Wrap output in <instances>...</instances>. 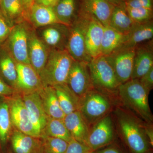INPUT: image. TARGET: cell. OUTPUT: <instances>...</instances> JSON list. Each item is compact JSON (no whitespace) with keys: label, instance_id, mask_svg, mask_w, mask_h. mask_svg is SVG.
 <instances>
[{"label":"cell","instance_id":"cell-30","mask_svg":"<svg viewBox=\"0 0 153 153\" xmlns=\"http://www.w3.org/2000/svg\"><path fill=\"white\" fill-rule=\"evenodd\" d=\"M44 136L60 139L67 143L69 142L73 138L66 128L63 119L48 116L42 137Z\"/></svg>","mask_w":153,"mask_h":153},{"label":"cell","instance_id":"cell-47","mask_svg":"<svg viewBox=\"0 0 153 153\" xmlns=\"http://www.w3.org/2000/svg\"></svg>","mask_w":153,"mask_h":153},{"label":"cell","instance_id":"cell-37","mask_svg":"<svg viewBox=\"0 0 153 153\" xmlns=\"http://www.w3.org/2000/svg\"><path fill=\"white\" fill-rule=\"evenodd\" d=\"M138 79L142 85L149 93L153 88V67Z\"/></svg>","mask_w":153,"mask_h":153},{"label":"cell","instance_id":"cell-4","mask_svg":"<svg viewBox=\"0 0 153 153\" xmlns=\"http://www.w3.org/2000/svg\"><path fill=\"white\" fill-rule=\"evenodd\" d=\"M88 66L94 89L109 97L117 95L121 83L105 56L100 55L93 58Z\"/></svg>","mask_w":153,"mask_h":153},{"label":"cell","instance_id":"cell-43","mask_svg":"<svg viewBox=\"0 0 153 153\" xmlns=\"http://www.w3.org/2000/svg\"><path fill=\"white\" fill-rule=\"evenodd\" d=\"M107 1L112 4L114 6L119 5L120 4L124 2L126 0H106Z\"/></svg>","mask_w":153,"mask_h":153},{"label":"cell","instance_id":"cell-13","mask_svg":"<svg viewBox=\"0 0 153 153\" xmlns=\"http://www.w3.org/2000/svg\"><path fill=\"white\" fill-rule=\"evenodd\" d=\"M17 79L16 90L20 94L37 92L44 86L40 76L30 64L16 63Z\"/></svg>","mask_w":153,"mask_h":153},{"label":"cell","instance_id":"cell-45","mask_svg":"<svg viewBox=\"0 0 153 153\" xmlns=\"http://www.w3.org/2000/svg\"><path fill=\"white\" fill-rule=\"evenodd\" d=\"M0 16H2V15L1 12V9H0Z\"/></svg>","mask_w":153,"mask_h":153},{"label":"cell","instance_id":"cell-39","mask_svg":"<svg viewBox=\"0 0 153 153\" xmlns=\"http://www.w3.org/2000/svg\"><path fill=\"white\" fill-rule=\"evenodd\" d=\"M145 134L151 146H153V129L152 124L146 123L144 125Z\"/></svg>","mask_w":153,"mask_h":153},{"label":"cell","instance_id":"cell-35","mask_svg":"<svg viewBox=\"0 0 153 153\" xmlns=\"http://www.w3.org/2000/svg\"><path fill=\"white\" fill-rule=\"evenodd\" d=\"M124 3L126 8L153 9V0H126Z\"/></svg>","mask_w":153,"mask_h":153},{"label":"cell","instance_id":"cell-5","mask_svg":"<svg viewBox=\"0 0 153 153\" xmlns=\"http://www.w3.org/2000/svg\"><path fill=\"white\" fill-rule=\"evenodd\" d=\"M112 107L109 97L93 88L79 98L78 111L90 128L109 114Z\"/></svg>","mask_w":153,"mask_h":153},{"label":"cell","instance_id":"cell-7","mask_svg":"<svg viewBox=\"0 0 153 153\" xmlns=\"http://www.w3.org/2000/svg\"><path fill=\"white\" fill-rule=\"evenodd\" d=\"M31 26L27 21H22L11 28L3 44L16 63L30 64L28 57V37Z\"/></svg>","mask_w":153,"mask_h":153},{"label":"cell","instance_id":"cell-3","mask_svg":"<svg viewBox=\"0 0 153 153\" xmlns=\"http://www.w3.org/2000/svg\"><path fill=\"white\" fill-rule=\"evenodd\" d=\"M119 128L126 143L134 153H146L148 141L144 125L138 118L118 108L115 111Z\"/></svg>","mask_w":153,"mask_h":153},{"label":"cell","instance_id":"cell-32","mask_svg":"<svg viewBox=\"0 0 153 153\" xmlns=\"http://www.w3.org/2000/svg\"><path fill=\"white\" fill-rule=\"evenodd\" d=\"M44 140V153H65L68 143L64 140L49 136L42 137Z\"/></svg>","mask_w":153,"mask_h":153},{"label":"cell","instance_id":"cell-15","mask_svg":"<svg viewBox=\"0 0 153 153\" xmlns=\"http://www.w3.org/2000/svg\"><path fill=\"white\" fill-rule=\"evenodd\" d=\"M20 94L27 109L34 128L39 137L41 138L48 116L44 111L38 91Z\"/></svg>","mask_w":153,"mask_h":153},{"label":"cell","instance_id":"cell-34","mask_svg":"<svg viewBox=\"0 0 153 153\" xmlns=\"http://www.w3.org/2000/svg\"><path fill=\"white\" fill-rule=\"evenodd\" d=\"M90 151L87 146L72 138L68 143L65 153H86Z\"/></svg>","mask_w":153,"mask_h":153},{"label":"cell","instance_id":"cell-24","mask_svg":"<svg viewBox=\"0 0 153 153\" xmlns=\"http://www.w3.org/2000/svg\"><path fill=\"white\" fill-rule=\"evenodd\" d=\"M38 93L47 116L63 119L65 114L60 107L54 88L45 86L39 91Z\"/></svg>","mask_w":153,"mask_h":153},{"label":"cell","instance_id":"cell-42","mask_svg":"<svg viewBox=\"0 0 153 153\" xmlns=\"http://www.w3.org/2000/svg\"><path fill=\"white\" fill-rule=\"evenodd\" d=\"M97 153H121L120 151L114 147L106 148L102 150L99 151Z\"/></svg>","mask_w":153,"mask_h":153},{"label":"cell","instance_id":"cell-23","mask_svg":"<svg viewBox=\"0 0 153 153\" xmlns=\"http://www.w3.org/2000/svg\"><path fill=\"white\" fill-rule=\"evenodd\" d=\"M153 20L136 24L127 35L126 41L119 48H134L141 43L153 39Z\"/></svg>","mask_w":153,"mask_h":153},{"label":"cell","instance_id":"cell-12","mask_svg":"<svg viewBox=\"0 0 153 153\" xmlns=\"http://www.w3.org/2000/svg\"><path fill=\"white\" fill-rule=\"evenodd\" d=\"M36 30L39 38L50 50H66L69 36L68 26L56 23Z\"/></svg>","mask_w":153,"mask_h":153},{"label":"cell","instance_id":"cell-21","mask_svg":"<svg viewBox=\"0 0 153 153\" xmlns=\"http://www.w3.org/2000/svg\"><path fill=\"white\" fill-rule=\"evenodd\" d=\"M39 138L16 129L11 139L13 149L16 153H42L44 152L43 144Z\"/></svg>","mask_w":153,"mask_h":153},{"label":"cell","instance_id":"cell-10","mask_svg":"<svg viewBox=\"0 0 153 153\" xmlns=\"http://www.w3.org/2000/svg\"><path fill=\"white\" fill-rule=\"evenodd\" d=\"M88 63L74 60L67 77L66 84L79 98L94 88Z\"/></svg>","mask_w":153,"mask_h":153},{"label":"cell","instance_id":"cell-14","mask_svg":"<svg viewBox=\"0 0 153 153\" xmlns=\"http://www.w3.org/2000/svg\"><path fill=\"white\" fill-rule=\"evenodd\" d=\"M50 51L39 38L36 29L31 26L28 37V57L30 65L39 75L47 62Z\"/></svg>","mask_w":153,"mask_h":153},{"label":"cell","instance_id":"cell-28","mask_svg":"<svg viewBox=\"0 0 153 153\" xmlns=\"http://www.w3.org/2000/svg\"><path fill=\"white\" fill-rule=\"evenodd\" d=\"M53 8L60 23L68 27L78 16L79 9H76V0H60Z\"/></svg>","mask_w":153,"mask_h":153},{"label":"cell","instance_id":"cell-27","mask_svg":"<svg viewBox=\"0 0 153 153\" xmlns=\"http://www.w3.org/2000/svg\"><path fill=\"white\" fill-rule=\"evenodd\" d=\"M55 88L60 107L65 115L78 111L79 98L66 83L53 86Z\"/></svg>","mask_w":153,"mask_h":153},{"label":"cell","instance_id":"cell-2","mask_svg":"<svg viewBox=\"0 0 153 153\" xmlns=\"http://www.w3.org/2000/svg\"><path fill=\"white\" fill-rule=\"evenodd\" d=\"M74 60L66 50H50L48 59L39 74L43 86H54L66 83Z\"/></svg>","mask_w":153,"mask_h":153},{"label":"cell","instance_id":"cell-29","mask_svg":"<svg viewBox=\"0 0 153 153\" xmlns=\"http://www.w3.org/2000/svg\"><path fill=\"white\" fill-rule=\"evenodd\" d=\"M127 35L122 34L111 27H105L102 40L101 55L106 56L119 48L126 39Z\"/></svg>","mask_w":153,"mask_h":153},{"label":"cell","instance_id":"cell-38","mask_svg":"<svg viewBox=\"0 0 153 153\" xmlns=\"http://www.w3.org/2000/svg\"><path fill=\"white\" fill-rule=\"evenodd\" d=\"M17 93L16 91L6 83L0 77V95L10 96Z\"/></svg>","mask_w":153,"mask_h":153},{"label":"cell","instance_id":"cell-25","mask_svg":"<svg viewBox=\"0 0 153 153\" xmlns=\"http://www.w3.org/2000/svg\"><path fill=\"white\" fill-rule=\"evenodd\" d=\"M0 77L16 90V62L3 45L0 47Z\"/></svg>","mask_w":153,"mask_h":153},{"label":"cell","instance_id":"cell-40","mask_svg":"<svg viewBox=\"0 0 153 153\" xmlns=\"http://www.w3.org/2000/svg\"><path fill=\"white\" fill-rule=\"evenodd\" d=\"M60 0H34V3L53 7Z\"/></svg>","mask_w":153,"mask_h":153},{"label":"cell","instance_id":"cell-19","mask_svg":"<svg viewBox=\"0 0 153 153\" xmlns=\"http://www.w3.org/2000/svg\"><path fill=\"white\" fill-rule=\"evenodd\" d=\"M27 21L35 29L60 23L57 20L53 7L36 3H34L30 8Z\"/></svg>","mask_w":153,"mask_h":153},{"label":"cell","instance_id":"cell-31","mask_svg":"<svg viewBox=\"0 0 153 153\" xmlns=\"http://www.w3.org/2000/svg\"><path fill=\"white\" fill-rule=\"evenodd\" d=\"M12 124L7 99L0 101V141L6 142L10 133Z\"/></svg>","mask_w":153,"mask_h":153},{"label":"cell","instance_id":"cell-16","mask_svg":"<svg viewBox=\"0 0 153 153\" xmlns=\"http://www.w3.org/2000/svg\"><path fill=\"white\" fill-rule=\"evenodd\" d=\"M153 67V39L135 48L133 67L131 79H140Z\"/></svg>","mask_w":153,"mask_h":153},{"label":"cell","instance_id":"cell-9","mask_svg":"<svg viewBox=\"0 0 153 153\" xmlns=\"http://www.w3.org/2000/svg\"><path fill=\"white\" fill-rule=\"evenodd\" d=\"M135 48H119L105 56L121 84L131 79Z\"/></svg>","mask_w":153,"mask_h":153},{"label":"cell","instance_id":"cell-20","mask_svg":"<svg viewBox=\"0 0 153 153\" xmlns=\"http://www.w3.org/2000/svg\"><path fill=\"white\" fill-rule=\"evenodd\" d=\"M63 121L73 139L87 146L90 128L78 111L65 115Z\"/></svg>","mask_w":153,"mask_h":153},{"label":"cell","instance_id":"cell-22","mask_svg":"<svg viewBox=\"0 0 153 153\" xmlns=\"http://www.w3.org/2000/svg\"><path fill=\"white\" fill-rule=\"evenodd\" d=\"M0 9L3 17L11 28L19 22L27 21L23 0H1Z\"/></svg>","mask_w":153,"mask_h":153},{"label":"cell","instance_id":"cell-11","mask_svg":"<svg viewBox=\"0 0 153 153\" xmlns=\"http://www.w3.org/2000/svg\"><path fill=\"white\" fill-rule=\"evenodd\" d=\"M114 127L109 114L102 117L92 126L89 129L87 146L94 151L109 144L114 137Z\"/></svg>","mask_w":153,"mask_h":153},{"label":"cell","instance_id":"cell-46","mask_svg":"<svg viewBox=\"0 0 153 153\" xmlns=\"http://www.w3.org/2000/svg\"><path fill=\"white\" fill-rule=\"evenodd\" d=\"M1 0H0V1H1Z\"/></svg>","mask_w":153,"mask_h":153},{"label":"cell","instance_id":"cell-26","mask_svg":"<svg viewBox=\"0 0 153 153\" xmlns=\"http://www.w3.org/2000/svg\"><path fill=\"white\" fill-rule=\"evenodd\" d=\"M136 24L129 16L123 3L115 6L108 26L122 34L128 35Z\"/></svg>","mask_w":153,"mask_h":153},{"label":"cell","instance_id":"cell-1","mask_svg":"<svg viewBox=\"0 0 153 153\" xmlns=\"http://www.w3.org/2000/svg\"><path fill=\"white\" fill-rule=\"evenodd\" d=\"M149 92L138 79L121 84L117 95L124 105L146 123L152 124L153 116L149 103Z\"/></svg>","mask_w":153,"mask_h":153},{"label":"cell","instance_id":"cell-36","mask_svg":"<svg viewBox=\"0 0 153 153\" xmlns=\"http://www.w3.org/2000/svg\"><path fill=\"white\" fill-rule=\"evenodd\" d=\"M11 27L3 16H0V47L4 44L8 37Z\"/></svg>","mask_w":153,"mask_h":153},{"label":"cell","instance_id":"cell-18","mask_svg":"<svg viewBox=\"0 0 153 153\" xmlns=\"http://www.w3.org/2000/svg\"><path fill=\"white\" fill-rule=\"evenodd\" d=\"M114 7L106 0H79V10L95 17L104 27L109 25Z\"/></svg>","mask_w":153,"mask_h":153},{"label":"cell","instance_id":"cell-17","mask_svg":"<svg viewBox=\"0 0 153 153\" xmlns=\"http://www.w3.org/2000/svg\"><path fill=\"white\" fill-rule=\"evenodd\" d=\"M104 29L103 25L90 15L85 34V43L88 54L91 59L101 55V42Z\"/></svg>","mask_w":153,"mask_h":153},{"label":"cell","instance_id":"cell-33","mask_svg":"<svg viewBox=\"0 0 153 153\" xmlns=\"http://www.w3.org/2000/svg\"><path fill=\"white\" fill-rule=\"evenodd\" d=\"M126 9L132 20L137 24H142L153 20V9L126 7Z\"/></svg>","mask_w":153,"mask_h":153},{"label":"cell","instance_id":"cell-41","mask_svg":"<svg viewBox=\"0 0 153 153\" xmlns=\"http://www.w3.org/2000/svg\"><path fill=\"white\" fill-rule=\"evenodd\" d=\"M23 1L25 12H26V15H27V19L28 13H29L31 7L34 4V0H23Z\"/></svg>","mask_w":153,"mask_h":153},{"label":"cell","instance_id":"cell-44","mask_svg":"<svg viewBox=\"0 0 153 153\" xmlns=\"http://www.w3.org/2000/svg\"><path fill=\"white\" fill-rule=\"evenodd\" d=\"M86 153H94L93 151H89L87 152Z\"/></svg>","mask_w":153,"mask_h":153},{"label":"cell","instance_id":"cell-6","mask_svg":"<svg viewBox=\"0 0 153 153\" xmlns=\"http://www.w3.org/2000/svg\"><path fill=\"white\" fill-rule=\"evenodd\" d=\"M90 15L79 9L78 16L69 26L66 50L75 61L88 63L92 60L85 47V34Z\"/></svg>","mask_w":153,"mask_h":153},{"label":"cell","instance_id":"cell-8","mask_svg":"<svg viewBox=\"0 0 153 153\" xmlns=\"http://www.w3.org/2000/svg\"><path fill=\"white\" fill-rule=\"evenodd\" d=\"M7 99L12 126L23 133L35 137L40 138L34 128L21 94L17 92L7 97Z\"/></svg>","mask_w":153,"mask_h":153}]
</instances>
